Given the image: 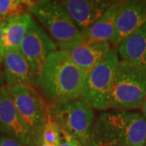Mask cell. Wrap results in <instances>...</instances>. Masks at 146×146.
Listing matches in <instances>:
<instances>
[{"instance_id": "6da1fadb", "label": "cell", "mask_w": 146, "mask_h": 146, "mask_svg": "<svg viewBox=\"0 0 146 146\" xmlns=\"http://www.w3.org/2000/svg\"><path fill=\"white\" fill-rule=\"evenodd\" d=\"M85 76L65 50L50 54L35 82L36 88L50 105L77 99L82 94Z\"/></svg>"}, {"instance_id": "7a4b0ae2", "label": "cell", "mask_w": 146, "mask_h": 146, "mask_svg": "<svg viewBox=\"0 0 146 146\" xmlns=\"http://www.w3.org/2000/svg\"><path fill=\"white\" fill-rule=\"evenodd\" d=\"M146 119L137 110H106L95 119L87 146L145 145Z\"/></svg>"}, {"instance_id": "3957f363", "label": "cell", "mask_w": 146, "mask_h": 146, "mask_svg": "<svg viewBox=\"0 0 146 146\" xmlns=\"http://www.w3.org/2000/svg\"><path fill=\"white\" fill-rule=\"evenodd\" d=\"M58 50H68L82 41L81 32L59 1H33L29 10Z\"/></svg>"}, {"instance_id": "277c9868", "label": "cell", "mask_w": 146, "mask_h": 146, "mask_svg": "<svg viewBox=\"0 0 146 146\" xmlns=\"http://www.w3.org/2000/svg\"><path fill=\"white\" fill-rule=\"evenodd\" d=\"M146 98V70L119 59L115 72L108 109H141Z\"/></svg>"}, {"instance_id": "5b68a950", "label": "cell", "mask_w": 146, "mask_h": 146, "mask_svg": "<svg viewBox=\"0 0 146 146\" xmlns=\"http://www.w3.org/2000/svg\"><path fill=\"white\" fill-rule=\"evenodd\" d=\"M13 103L36 146H42V131L50 111V104L37 89L30 84L7 86Z\"/></svg>"}, {"instance_id": "8992f818", "label": "cell", "mask_w": 146, "mask_h": 146, "mask_svg": "<svg viewBox=\"0 0 146 146\" xmlns=\"http://www.w3.org/2000/svg\"><path fill=\"white\" fill-rule=\"evenodd\" d=\"M119 61L116 48L112 47L108 54L85 76L80 98L94 110L106 111L108 109Z\"/></svg>"}, {"instance_id": "52a82bcc", "label": "cell", "mask_w": 146, "mask_h": 146, "mask_svg": "<svg viewBox=\"0 0 146 146\" xmlns=\"http://www.w3.org/2000/svg\"><path fill=\"white\" fill-rule=\"evenodd\" d=\"M50 115L64 130L87 146L95 122V111L80 98L50 105Z\"/></svg>"}, {"instance_id": "ba28073f", "label": "cell", "mask_w": 146, "mask_h": 146, "mask_svg": "<svg viewBox=\"0 0 146 146\" xmlns=\"http://www.w3.org/2000/svg\"><path fill=\"white\" fill-rule=\"evenodd\" d=\"M19 50L31 65L37 77L50 54L58 50V47L33 18Z\"/></svg>"}, {"instance_id": "9c48e42d", "label": "cell", "mask_w": 146, "mask_h": 146, "mask_svg": "<svg viewBox=\"0 0 146 146\" xmlns=\"http://www.w3.org/2000/svg\"><path fill=\"white\" fill-rule=\"evenodd\" d=\"M0 132L27 146H36L18 114L6 84L0 90Z\"/></svg>"}, {"instance_id": "30bf717a", "label": "cell", "mask_w": 146, "mask_h": 146, "mask_svg": "<svg viewBox=\"0 0 146 146\" xmlns=\"http://www.w3.org/2000/svg\"><path fill=\"white\" fill-rule=\"evenodd\" d=\"M146 23V0L123 1L110 46L116 48Z\"/></svg>"}, {"instance_id": "8fae6325", "label": "cell", "mask_w": 146, "mask_h": 146, "mask_svg": "<svg viewBox=\"0 0 146 146\" xmlns=\"http://www.w3.org/2000/svg\"><path fill=\"white\" fill-rule=\"evenodd\" d=\"M80 32L87 29L103 15L113 3L109 0L59 1Z\"/></svg>"}, {"instance_id": "7c38bea8", "label": "cell", "mask_w": 146, "mask_h": 146, "mask_svg": "<svg viewBox=\"0 0 146 146\" xmlns=\"http://www.w3.org/2000/svg\"><path fill=\"white\" fill-rule=\"evenodd\" d=\"M1 63L7 86L18 84L35 86L36 73L19 49L4 52Z\"/></svg>"}, {"instance_id": "4fadbf2b", "label": "cell", "mask_w": 146, "mask_h": 146, "mask_svg": "<svg viewBox=\"0 0 146 146\" xmlns=\"http://www.w3.org/2000/svg\"><path fill=\"white\" fill-rule=\"evenodd\" d=\"M122 3L123 1H113L98 21L81 32V42L110 44Z\"/></svg>"}, {"instance_id": "5bb4252c", "label": "cell", "mask_w": 146, "mask_h": 146, "mask_svg": "<svg viewBox=\"0 0 146 146\" xmlns=\"http://www.w3.org/2000/svg\"><path fill=\"white\" fill-rule=\"evenodd\" d=\"M111 48L109 43L80 42L78 45L65 51L73 63L86 76L108 54Z\"/></svg>"}, {"instance_id": "9a60e30c", "label": "cell", "mask_w": 146, "mask_h": 146, "mask_svg": "<svg viewBox=\"0 0 146 146\" xmlns=\"http://www.w3.org/2000/svg\"><path fill=\"white\" fill-rule=\"evenodd\" d=\"M119 58L146 70V23L116 47Z\"/></svg>"}, {"instance_id": "2e32d148", "label": "cell", "mask_w": 146, "mask_h": 146, "mask_svg": "<svg viewBox=\"0 0 146 146\" xmlns=\"http://www.w3.org/2000/svg\"><path fill=\"white\" fill-rule=\"evenodd\" d=\"M33 20V17L29 13L9 16L3 20V54L10 50L19 49Z\"/></svg>"}, {"instance_id": "e0dca14e", "label": "cell", "mask_w": 146, "mask_h": 146, "mask_svg": "<svg viewBox=\"0 0 146 146\" xmlns=\"http://www.w3.org/2000/svg\"><path fill=\"white\" fill-rule=\"evenodd\" d=\"M31 0H0V20L22 13H29Z\"/></svg>"}, {"instance_id": "ac0fdd59", "label": "cell", "mask_w": 146, "mask_h": 146, "mask_svg": "<svg viewBox=\"0 0 146 146\" xmlns=\"http://www.w3.org/2000/svg\"><path fill=\"white\" fill-rule=\"evenodd\" d=\"M59 130H60L59 124L49 113L46 124L42 131V144H45L48 146L58 145Z\"/></svg>"}, {"instance_id": "d6986e66", "label": "cell", "mask_w": 146, "mask_h": 146, "mask_svg": "<svg viewBox=\"0 0 146 146\" xmlns=\"http://www.w3.org/2000/svg\"><path fill=\"white\" fill-rule=\"evenodd\" d=\"M58 146H82L79 141L71 133L60 127L59 140Z\"/></svg>"}, {"instance_id": "ffe728a7", "label": "cell", "mask_w": 146, "mask_h": 146, "mask_svg": "<svg viewBox=\"0 0 146 146\" xmlns=\"http://www.w3.org/2000/svg\"><path fill=\"white\" fill-rule=\"evenodd\" d=\"M0 146H27L8 136L0 134Z\"/></svg>"}, {"instance_id": "44dd1931", "label": "cell", "mask_w": 146, "mask_h": 146, "mask_svg": "<svg viewBox=\"0 0 146 146\" xmlns=\"http://www.w3.org/2000/svg\"><path fill=\"white\" fill-rule=\"evenodd\" d=\"M3 21L0 20V58L3 57Z\"/></svg>"}, {"instance_id": "7402d4cb", "label": "cell", "mask_w": 146, "mask_h": 146, "mask_svg": "<svg viewBox=\"0 0 146 146\" xmlns=\"http://www.w3.org/2000/svg\"><path fill=\"white\" fill-rule=\"evenodd\" d=\"M2 59L0 58V90L5 85V80L3 77V69H2V63H1Z\"/></svg>"}, {"instance_id": "603a6c76", "label": "cell", "mask_w": 146, "mask_h": 146, "mask_svg": "<svg viewBox=\"0 0 146 146\" xmlns=\"http://www.w3.org/2000/svg\"><path fill=\"white\" fill-rule=\"evenodd\" d=\"M141 114L143 115V116L145 117V119H146V98L145 100V102H144V104L142 106V107H141Z\"/></svg>"}, {"instance_id": "cb8c5ba5", "label": "cell", "mask_w": 146, "mask_h": 146, "mask_svg": "<svg viewBox=\"0 0 146 146\" xmlns=\"http://www.w3.org/2000/svg\"><path fill=\"white\" fill-rule=\"evenodd\" d=\"M42 146H48V145H45V144H42Z\"/></svg>"}, {"instance_id": "d4e9b609", "label": "cell", "mask_w": 146, "mask_h": 146, "mask_svg": "<svg viewBox=\"0 0 146 146\" xmlns=\"http://www.w3.org/2000/svg\"><path fill=\"white\" fill-rule=\"evenodd\" d=\"M136 146H145V145H136Z\"/></svg>"}, {"instance_id": "484cf974", "label": "cell", "mask_w": 146, "mask_h": 146, "mask_svg": "<svg viewBox=\"0 0 146 146\" xmlns=\"http://www.w3.org/2000/svg\"><path fill=\"white\" fill-rule=\"evenodd\" d=\"M145 146H146V142H145Z\"/></svg>"}]
</instances>
